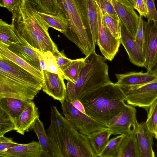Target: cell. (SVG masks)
<instances>
[{
  "label": "cell",
  "instance_id": "obj_50",
  "mask_svg": "<svg viewBox=\"0 0 157 157\" xmlns=\"http://www.w3.org/2000/svg\"><path fill=\"white\" fill-rule=\"evenodd\" d=\"M146 1V0H145Z\"/></svg>",
  "mask_w": 157,
  "mask_h": 157
},
{
  "label": "cell",
  "instance_id": "obj_2",
  "mask_svg": "<svg viewBox=\"0 0 157 157\" xmlns=\"http://www.w3.org/2000/svg\"><path fill=\"white\" fill-rule=\"evenodd\" d=\"M50 124L46 130L53 157H97L87 136L81 133L59 112L51 108Z\"/></svg>",
  "mask_w": 157,
  "mask_h": 157
},
{
  "label": "cell",
  "instance_id": "obj_3",
  "mask_svg": "<svg viewBox=\"0 0 157 157\" xmlns=\"http://www.w3.org/2000/svg\"><path fill=\"white\" fill-rule=\"evenodd\" d=\"M79 100L87 115L107 126L108 122L117 115L126 105L125 96L120 87L111 82Z\"/></svg>",
  "mask_w": 157,
  "mask_h": 157
},
{
  "label": "cell",
  "instance_id": "obj_11",
  "mask_svg": "<svg viewBox=\"0 0 157 157\" xmlns=\"http://www.w3.org/2000/svg\"><path fill=\"white\" fill-rule=\"evenodd\" d=\"M97 5L98 32L97 43L106 59L112 61L118 51L120 39L115 37L104 22L100 9Z\"/></svg>",
  "mask_w": 157,
  "mask_h": 157
},
{
  "label": "cell",
  "instance_id": "obj_40",
  "mask_svg": "<svg viewBox=\"0 0 157 157\" xmlns=\"http://www.w3.org/2000/svg\"><path fill=\"white\" fill-rule=\"evenodd\" d=\"M148 10L146 17L147 20L157 21V11L156 9L155 0H146Z\"/></svg>",
  "mask_w": 157,
  "mask_h": 157
},
{
  "label": "cell",
  "instance_id": "obj_35",
  "mask_svg": "<svg viewBox=\"0 0 157 157\" xmlns=\"http://www.w3.org/2000/svg\"><path fill=\"white\" fill-rule=\"evenodd\" d=\"M42 55L46 70L51 72L59 74L63 76V73L59 69L53 53L48 51Z\"/></svg>",
  "mask_w": 157,
  "mask_h": 157
},
{
  "label": "cell",
  "instance_id": "obj_1",
  "mask_svg": "<svg viewBox=\"0 0 157 157\" xmlns=\"http://www.w3.org/2000/svg\"><path fill=\"white\" fill-rule=\"evenodd\" d=\"M39 8L33 0H22L12 12L14 32L30 47L43 54L59 50L48 32L49 26L37 13Z\"/></svg>",
  "mask_w": 157,
  "mask_h": 157
},
{
  "label": "cell",
  "instance_id": "obj_16",
  "mask_svg": "<svg viewBox=\"0 0 157 157\" xmlns=\"http://www.w3.org/2000/svg\"><path fill=\"white\" fill-rule=\"evenodd\" d=\"M120 39L130 62L137 66L145 67V60L143 54L140 51L135 38L128 33L122 24Z\"/></svg>",
  "mask_w": 157,
  "mask_h": 157
},
{
  "label": "cell",
  "instance_id": "obj_12",
  "mask_svg": "<svg viewBox=\"0 0 157 157\" xmlns=\"http://www.w3.org/2000/svg\"><path fill=\"white\" fill-rule=\"evenodd\" d=\"M143 54L148 70L157 56V21H143Z\"/></svg>",
  "mask_w": 157,
  "mask_h": 157
},
{
  "label": "cell",
  "instance_id": "obj_23",
  "mask_svg": "<svg viewBox=\"0 0 157 157\" xmlns=\"http://www.w3.org/2000/svg\"><path fill=\"white\" fill-rule=\"evenodd\" d=\"M85 2L93 49L94 51H95L98 32L97 4L95 0H85Z\"/></svg>",
  "mask_w": 157,
  "mask_h": 157
},
{
  "label": "cell",
  "instance_id": "obj_39",
  "mask_svg": "<svg viewBox=\"0 0 157 157\" xmlns=\"http://www.w3.org/2000/svg\"><path fill=\"white\" fill-rule=\"evenodd\" d=\"M19 144L13 141L12 138L6 137L4 136H0V152L5 151Z\"/></svg>",
  "mask_w": 157,
  "mask_h": 157
},
{
  "label": "cell",
  "instance_id": "obj_21",
  "mask_svg": "<svg viewBox=\"0 0 157 157\" xmlns=\"http://www.w3.org/2000/svg\"><path fill=\"white\" fill-rule=\"evenodd\" d=\"M117 79L116 84L119 85H136L142 84L153 81L157 76L153 73L147 71L130 72L123 74H116Z\"/></svg>",
  "mask_w": 157,
  "mask_h": 157
},
{
  "label": "cell",
  "instance_id": "obj_24",
  "mask_svg": "<svg viewBox=\"0 0 157 157\" xmlns=\"http://www.w3.org/2000/svg\"><path fill=\"white\" fill-rule=\"evenodd\" d=\"M112 135V131L108 128L87 136L90 146L97 157L104 148Z\"/></svg>",
  "mask_w": 157,
  "mask_h": 157
},
{
  "label": "cell",
  "instance_id": "obj_18",
  "mask_svg": "<svg viewBox=\"0 0 157 157\" xmlns=\"http://www.w3.org/2000/svg\"><path fill=\"white\" fill-rule=\"evenodd\" d=\"M1 157H42V151L39 142L33 141L28 144L18 145L0 152Z\"/></svg>",
  "mask_w": 157,
  "mask_h": 157
},
{
  "label": "cell",
  "instance_id": "obj_38",
  "mask_svg": "<svg viewBox=\"0 0 157 157\" xmlns=\"http://www.w3.org/2000/svg\"><path fill=\"white\" fill-rule=\"evenodd\" d=\"M143 17L139 15V22L138 29L135 38V41L142 54L143 45Z\"/></svg>",
  "mask_w": 157,
  "mask_h": 157
},
{
  "label": "cell",
  "instance_id": "obj_4",
  "mask_svg": "<svg viewBox=\"0 0 157 157\" xmlns=\"http://www.w3.org/2000/svg\"><path fill=\"white\" fill-rule=\"evenodd\" d=\"M105 59L95 51L86 56L85 65L79 78L75 83L67 81L65 98L71 102L75 99L79 100L110 82Z\"/></svg>",
  "mask_w": 157,
  "mask_h": 157
},
{
  "label": "cell",
  "instance_id": "obj_29",
  "mask_svg": "<svg viewBox=\"0 0 157 157\" xmlns=\"http://www.w3.org/2000/svg\"><path fill=\"white\" fill-rule=\"evenodd\" d=\"M0 42L8 46L13 44H20L16 35L13 25L0 20Z\"/></svg>",
  "mask_w": 157,
  "mask_h": 157
},
{
  "label": "cell",
  "instance_id": "obj_7",
  "mask_svg": "<svg viewBox=\"0 0 157 157\" xmlns=\"http://www.w3.org/2000/svg\"><path fill=\"white\" fill-rule=\"evenodd\" d=\"M60 102L62 114L82 134L88 136L94 132L108 128L106 125L78 110L65 98Z\"/></svg>",
  "mask_w": 157,
  "mask_h": 157
},
{
  "label": "cell",
  "instance_id": "obj_9",
  "mask_svg": "<svg viewBox=\"0 0 157 157\" xmlns=\"http://www.w3.org/2000/svg\"><path fill=\"white\" fill-rule=\"evenodd\" d=\"M136 114L135 107L126 104L119 113L108 122L107 126L115 136L136 133L139 125Z\"/></svg>",
  "mask_w": 157,
  "mask_h": 157
},
{
  "label": "cell",
  "instance_id": "obj_14",
  "mask_svg": "<svg viewBox=\"0 0 157 157\" xmlns=\"http://www.w3.org/2000/svg\"><path fill=\"white\" fill-rule=\"evenodd\" d=\"M113 6L121 23L128 33L134 38L139 22V16L134 9L112 0Z\"/></svg>",
  "mask_w": 157,
  "mask_h": 157
},
{
  "label": "cell",
  "instance_id": "obj_49",
  "mask_svg": "<svg viewBox=\"0 0 157 157\" xmlns=\"http://www.w3.org/2000/svg\"><path fill=\"white\" fill-rule=\"evenodd\" d=\"M156 75V76H157V72L155 74Z\"/></svg>",
  "mask_w": 157,
  "mask_h": 157
},
{
  "label": "cell",
  "instance_id": "obj_33",
  "mask_svg": "<svg viewBox=\"0 0 157 157\" xmlns=\"http://www.w3.org/2000/svg\"><path fill=\"white\" fill-rule=\"evenodd\" d=\"M41 12L56 14L62 10L59 4V0H33Z\"/></svg>",
  "mask_w": 157,
  "mask_h": 157
},
{
  "label": "cell",
  "instance_id": "obj_41",
  "mask_svg": "<svg viewBox=\"0 0 157 157\" xmlns=\"http://www.w3.org/2000/svg\"><path fill=\"white\" fill-rule=\"evenodd\" d=\"M134 9L139 12L140 15L146 17L148 12L146 1L145 0H136Z\"/></svg>",
  "mask_w": 157,
  "mask_h": 157
},
{
  "label": "cell",
  "instance_id": "obj_25",
  "mask_svg": "<svg viewBox=\"0 0 157 157\" xmlns=\"http://www.w3.org/2000/svg\"><path fill=\"white\" fill-rule=\"evenodd\" d=\"M37 13L49 27H51L64 34L68 25L67 21L63 9L56 14H52L40 11L39 8Z\"/></svg>",
  "mask_w": 157,
  "mask_h": 157
},
{
  "label": "cell",
  "instance_id": "obj_44",
  "mask_svg": "<svg viewBox=\"0 0 157 157\" xmlns=\"http://www.w3.org/2000/svg\"><path fill=\"white\" fill-rule=\"evenodd\" d=\"M147 71L154 74L157 72V56L151 67Z\"/></svg>",
  "mask_w": 157,
  "mask_h": 157
},
{
  "label": "cell",
  "instance_id": "obj_36",
  "mask_svg": "<svg viewBox=\"0 0 157 157\" xmlns=\"http://www.w3.org/2000/svg\"><path fill=\"white\" fill-rule=\"evenodd\" d=\"M101 9L104 10L109 15L121 21L113 6L112 0H95Z\"/></svg>",
  "mask_w": 157,
  "mask_h": 157
},
{
  "label": "cell",
  "instance_id": "obj_10",
  "mask_svg": "<svg viewBox=\"0 0 157 157\" xmlns=\"http://www.w3.org/2000/svg\"><path fill=\"white\" fill-rule=\"evenodd\" d=\"M0 74L13 80L42 89L43 80L0 54Z\"/></svg>",
  "mask_w": 157,
  "mask_h": 157
},
{
  "label": "cell",
  "instance_id": "obj_45",
  "mask_svg": "<svg viewBox=\"0 0 157 157\" xmlns=\"http://www.w3.org/2000/svg\"><path fill=\"white\" fill-rule=\"evenodd\" d=\"M120 3L128 7L134 9L132 4L128 0H115Z\"/></svg>",
  "mask_w": 157,
  "mask_h": 157
},
{
  "label": "cell",
  "instance_id": "obj_5",
  "mask_svg": "<svg viewBox=\"0 0 157 157\" xmlns=\"http://www.w3.org/2000/svg\"><path fill=\"white\" fill-rule=\"evenodd\" d=\"M66 16L68 25L64 34L86 56L93 49L85 0H59Z\"/></svg>",
  "mask_w": 157,
  "mask_h": 157
},
{
  "label": "cell",
  "instance_id": "obj_34",
  "mask_svg": "<svg viewBox=\"0 0 157 157\" xmlns=\"http://www.w3.org/2000/svg\"><path fill=\"white\" fill-rule=\"evenodd\" d=\"M15 126L14 123L8 114L0 109V136L14 130Z\"/></svg>",
  "mask_w": 157,
  "mask_h": 157
},
{
  "label": "cell",
  "instance_id": "obj_28",
  "mask_svg": "<svg viewBox=\"0 0 157 157\" xmlns=\"http://www.w3.org/2000/svg\"><path fill=\"white\" fill-rule=\"evenodd\" d=\"M85 65V57L73 59L71 63L63 71L64 79L75 83L79 78Z\"/></svg>",
  "mask_w": 157,
  "mask_h": 157
},
{
  "label": "cell",
  "instance_id": "obj_43",
  "mask_svg": "<svg viewBox=\"0 0 157 157\" xmlns=\"http://www.w3.org/2000/svg\"><path fill=\"white\" fill-rule=\"evenodd\" d=\"M71 102L76 109L80 112L86 114L84 107L83 104L79 99H75Z\"/></svg>",
  "mask_w": 157,
  "mask_h": 157
},
{
  "label": "cell",
  "instance_id": "obj_17",
  "mask_svg": "<svg viewBox=\"0 0 157 157\" xmlns=\"http://www.w3.org/2000/svg\"><path fill=\"white\" fill-rule=\"evenodd\" d=\"M140 157H155L153 149L154 136L147 128L145 122L139 123L136 133Z\"/></svg>",
  "mask_w": 157,
  "mask_h": 157
},
{
  "label": "cell",
  "instance_id": "obj_30",
  "mask_svg": "<svg viewBox=\"0 0 157 157\" xmlns=\"http://www.w3.org/2000/svg\"><path fill=\"white\" fill-rule=\"evenodd\" d=\"M124 135H120L109 139L98 157H117Z\"/></svg>",
  "mask_w": 157,
  "mask_h": 157
},
{
  "label": "cell",
  "instance_id": "obj_47",
  "mask_svg": "<svg viewBox=\"0 0 157 157\" xmlns=\"http://www.w3.org/2000/svg\"><path fill=\"white\" fill-rule=\"evenodd\" d=\"M0 6L1 7H4V0H0Z\"/></svg>",
  "mask_w": 157,
  "mask_h": 157
},
{
  "label": "cell",
  "instance_id": "obj_48",
  "mask_svg": "<svg viewBox=\"0 0 157 157\" xmlns=\"http://www.w3.org/2000/svg\"><path fill=\"white\" fill-rule=\"evenodd\" d=\"M131 0L132 2L133 3L135 6L136 3V0Z\"/></svg>",
  "mask_w": 157,
  "mask_h": 157
},
{
  "label": "cell",
  "instance_id": "obj_6",
  "mask_svg": "<svg viewBox=\"0 0 157 157\" xmlns=\"http://www.w3.org/2000/svg\"><path fill=\"white\" fill-rule=\"evenodd\" d=\"M118 85L124 94L128 104L143 108L147 112L157 100V79L139 85Z\"/></svg>",
  "mask_w": 157,
  "mask_h": 157
},
{
  "label": "cell",
  "instance_id": "obj_22",
  "mask_svg": "<svg viewBox=\"0 0 157 157\" xmlns=\"http://www.w3.org/2000/svg\"><path fill=\"white\" fill-rule=\"evenodd\" d=\"M31 130L36 134L41 148L42 157H53L50 141L42 122L39 117L37 118L32 125Z\"/></svg>",
  "mask_w": 157,
  "mask_h": 157
},
{
  "label": "cell",
  "instance_id": "obj_42",
  "mask_svg": "<svg viewBox=\"0 0 157 157\" xmlns=\"http://www.w3.org/2000/svg\"><path fill=\"white\" fill-rule=\"evenodd\" d=\"M22 0H4V7L12 12L21 3Z\"/></svg>",
  "mask_w": 157,
  "mask_h": 157
},
{
  "label": "cell",
  "instance_id": "obj_13",
  "mask_svg": "<svg viewBox=\"0 0 157 157\" xmlns=\"http://www.w3.org/2000/svg\"><path fill=\"white\" fill-rule=\"evenodd\" d=\"M43 91L55 100L60 101L66 97V86L62 75L51 72L46 70L42 71Z\"/></svg>",
  "mask_w": 157,
  "mask_h": 157
},
{
  "label": "cell",
  "instance_id": "obj_26",
  "mask_svg": "<svg viewBox=\"0 0 157 157\" xmlns=\"http://www.w3.org/2000/svg\"><path fill=\"white\" fill-rule=\"evenodd\" d=\"M136 133L124 135L117 157H140Z\"/></svg>",
  "mask_w": 157,
  "mask_h": 157
},
{
  "label": "cell",
  "instance_id": "obj_27",
  "mask_svg": "<svg viewBox=\"0 0 157 157\" xmlns=\"http://www.w3.org/2000/svg\"><path fill=\"white\" fill-rule=\"evenodd\" d=\"M0 54L43 80V76L41 72L13 53L8 48L6 45L1 42H0Z\"/></svg>",
  "mask_w": 157,
  "mask_h": 157
},
{
  "label": "cell",
  "instance_id": "obj_37",
  "mask_svg": "<svg viewBox=\"0 0 157 157\" xmlns=\"http://www.w3.org/2000/svg\"><path fill=\"white\" fill-rule=\"evenodd\" d=\"M56 60L58 66L60 70L62 71L71 63L73 59L67 58L63 52L59 50L53 53Z\"/></svg>",
  "mask_w": 157,
  "mask_h": 157
},
{
  "label": "cell",
  "instance_id": "obj_31",
  "mask_svg": "<svg viewBox=\"0 0 157 157\" xmlns=\"http://www.w3.org/2000/svg\"><path fill=\"white\" fill-rule=\"evenodd\" d=\"M100 10L102 19L105 25L115 37L120 39L121 22L112 17L104 10Z\"/></svg>",
  "mask_w": 157,
  "mask_h": 157
},
{
  "label": "cell",
  "instance_id": "obj_46",
  "mask_svg": "<svg viewBox=\"0 0 157 157\" xmlns=\"http://www.w3.org/2000/svg\"><path fill=\"white\" fill-rule=\"evenodd\" d=\"M40 65L41 71L46 70V67L44 63L43 56L41 54L39 57Z\"/></svg>",
  "mask_w": 157,
  "mask_h": 157
},
{
  "label": "cell",
  "instance_id": "obj_32",
  "mask_svg": "<svg viewBox=\"0 0 157 157\" xmlns=\"http://www.w3.org/2000/svg\"><path fill=\"white\" fill-rule=\"evenodd\" d=\"M145 124L157 141V100L148 109Z\"/></svg>",
  "mask_w": 157,
  "mask_h": 157
},
{
  "label": "cell",
  "instance_id": "obj_8",
  "mask_svg": "<svg viewBox=\"0 0 157 157\" xmlns=\"http://www.w3.org/2000/svg\"><path fill=\"white\" fill-rule=\"evenodd\" d=\"M41 89L0 74V99L8 97L32 101Z\"/></svg>",
  "mask_w": 157,
  "mask_h": 157
},
{
  "label": "cell",
  "instance_id": "obj_20",
  "mask_svg": "<svg viewBox=\"0 0 157 157\" xmlns=\"http://www.w3.org/2000/svg\"><path fill=\"white\" fill-rule=\"evenodd\" d=\"M32 101L3 97L0 99V109L7 113L15 124L23 111Z\"/></svg>",
  "mask_w": 157,
  "mask_h": 157
},
{
  "label": "cell",
  "instance_id": "obj_19",
  "mask_svg": "<svg viewBox=\"0 0 157 157\" xmlns=\"http://www.w3.org/2000/svg\"><path fill=\"white\" fill-rule=\"evenodd\" d=\"M39 117L38 108L32 101L23 111L15 124L14 130L24 135L25 132L31 130L36 119Z\"/></svg>",
  "mask_w": 157,
  "mask_h": 157
},
{
  "label": "cell",
  "instance_id": "obj_15",
  "mask_svg": "<svg viewBox=\"0 0 157 157\" xmlns=\"http://www.w3.org/2000/svg\"><path fill=\"white\" fill-rule=\"evenodd\" d=\"M15 33L21 43L7 46L8 48L31 66L42 72L39 60L40 56L42 54L29 47L22 38Z\"/></svg>",
  "mask_w": 157,
  "mask_h": 157
}]
</instances>
